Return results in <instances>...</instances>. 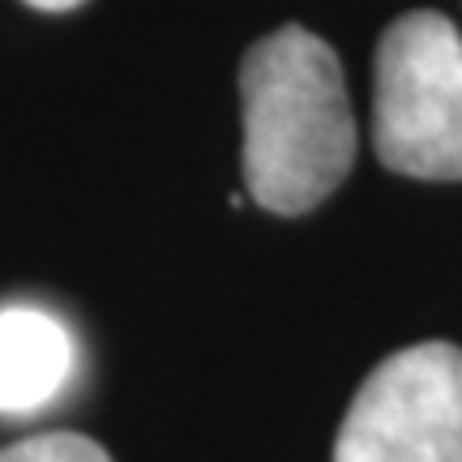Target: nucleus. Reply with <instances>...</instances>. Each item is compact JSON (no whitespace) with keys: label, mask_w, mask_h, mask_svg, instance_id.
<instances>
[{"label":"nucleus","mask_w":462,"mask_h":462,"mask_svg":"<svg viewBox=\"0 0 462 462\" xmlns=\"http://www.w3.org/2000/svg\"><path fill=\"white\" fill-rule=\"evenodd\" d=\"M245 189L270 215H304L330 198L356 163V116L343 65L321 34L282 26L248 48Z\"/></svg>","instance_id":"obj_1"},{"label":"nucleus","mask_w":462,"mask_h":462,"mask_svg":"<svg viewBox=\"0 0 462 462\" xmlns=\"http://www.w3.org/2000/svg\"><path fill=\"white\" fill-rule=\"evenodd\" d=\"M73 334L60 317L34 304L0 309V415L48 407L73 377Z\"/></svg>","instance_id":"obj_4"},{"label":"nucleus","mask_w":462,"mask_h":462,"mask_svg":"<svg viewBox=\"0 0 462 462\" xmlns=\"http://www.w3.org/2000/svg\"><path fill=\"white\" fill-rule=\"evenodd\" d=\"M31 9H43V14H69V9H78L86 0H26Z\"/></svg>","instance_id":"obj_6"},{"label":"nucleus","mask_w":462,"mask_h":462,"mask_svg":"<svg viewBox=\"0 0 462 462\" xmlns=\"http://www.w3.org/2000/svg\"><path fill=\"white\" fill-rule=\"evenodd\" d=\"M334 462H462V346L415 343L381 360L338 424Z\"/></svg>","instance_id":"obj_3"},{"label":"nucleus","mask_w":462,"mask_h":462,"mask_svg":"<svg viewBox=\"0 0 462 462\" xmlns=\"http://www.w3.org/2000/svg\"><path fill=\"white\" fill-rule=\"evenodd\" d=\"M373 146L398 176L462 180V34L446 14L415 9L381 34Z\"/></svg>","instance_id":"obj_2"},{"label":"nucleus","mask_w":462,"mask_h":462,"mask_svg":"<svg viewBox=\"0 0 462 462\" xmlns=\"http://www.w3.org/2000/svg\"><path fill=\"white\" fill-rule=\"evenodd\" d=\"M0 462H112L107 449L78 432H43L0 449Z\"/></svg>","instance_id":"obj_5"}]
</instances>
